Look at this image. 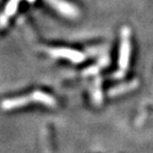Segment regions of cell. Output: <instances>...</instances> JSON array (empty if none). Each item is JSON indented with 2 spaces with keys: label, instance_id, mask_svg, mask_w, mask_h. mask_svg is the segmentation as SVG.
Returning <instances> with one entry per match:
<instances>
[{
  "label": "cell",
  "instance_id": "cell-3",
  "mask_svg": "<svg viewBox=\"0 0 153 153\" xmlns=\"http://www.w3.org/2000/svg\"><path fill=\"white\" fill-rule=\"evenodd\" d=\"M48 52L54 57H64L74 63H80L85 59V55L82 52L68 49V48H52V49H49Z\"/></svg>",
  "mask_w": 153,
  "mask_h": 153
},
{
  "label": "cell",
  "instance_id": "cell-1",
  "mask_svg": "<svg viewBox=\"0 0 153 153\" xmlns=\"http://www.w3.org/2000/svg\"><path fill=\"white\" fill-rule=\"evenodd\" d=\"M130 54H131V31L130 29L124 27L121 29V44H120V55H119V66L121 71L118 76H122L129 66Z\"/></svg>",
  "mask_w": 153,
  "mask_h": 153
},
{
  "label": "cell",
  "instance_id": "cell-5",
  "mask_svg": "<svg viewBox=\"0 0 153 153\" xmlns=\"http://www.w3.org/2000/svg\"><path fill=\"white\" fill-rule=\"evenodd\" d=\"M135 84H137V82H132L131 84H124V86H122V87L114 88L112 91H110V94L112 93V95H115V94H118L122 91H129V89H132L133 87H135Z\"/></svg>",
  "mask_w": 153,
  "mask_h": 153
},
{
  "label": "cell",
  "instance_id": "cell-4",
  "mask_svg": "<svg viewBox=\"0 0 153 153\" xmlns=\"http://www.w3.org/2000/svg\"><path fill=\"white\" fill-rule=\"evenodd\" d=\"M28 1L34 2L35 0H28ZM19 2H20V0H10L9 2L7 3L5 9H4V13L0 16V26H4V25L7 24L10 17L16 12Z\"/></svg>",
  "mask_w": 153,
  "mask_h": 153
},
{
  "label": "cell",
  "instance_id": "cell-2",
  "mask_svg": "<svg viewBox=\"0 0 153 153\" xmlns=\"http://www.w3.org/2000/svg\"><path fill=\"white\" fill-rule=\"evenodd\" d=\"M46 1L56 12H59L61 15L67 17V18H76L80 14L78 7H74L72 3L65 1V0H46Z\"/></svg>",
  "mask_w": 153,
  "mask_h": 153
}]
</instances>
